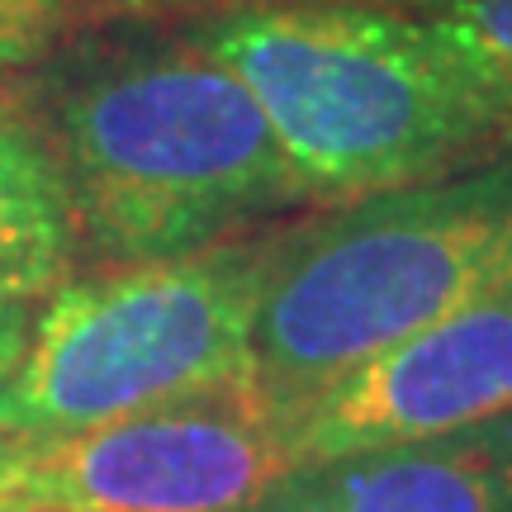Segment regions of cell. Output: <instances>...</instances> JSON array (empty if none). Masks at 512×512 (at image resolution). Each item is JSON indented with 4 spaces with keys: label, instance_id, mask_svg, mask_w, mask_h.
Masks as SVG:
<instances>
[{
    "label": "cell",
    "instance_id": "obj_7",
    "mask_svg": "<svg viewBox=\"0 0 512 512\" xmlns=\"http://www.w3.org/2000/svg\"><path fill=\"white\" fill-rule=\"evenodd\" d=\"M304 470L337 512H512V418Z\"/></svg>",
    "mask_w": 512,
    "mask_h": 512
},
{
    "label": "cell",
    "instance_id": "obj_10",
    "mask_svg": "<svg viewBox=\"0 0 512 512\" xmlns=\"http://www.w3.org/2000/svg\"><path fill=\"white\" fill-rule=\"evenodd\" d=\"M81 19L86 0H0V86L62 53Z\"/></svg>",
    "mask_w": 512,
    "mask_h": 512
},
{
    "label": "cell",
    "instance_id": "obj_5",
    "mask_svg": "<svg viewBox=\"0 0 512 512\" xmlns=\"http://www.w3.org/2000/svg\"><path fill=\"white\" fill-rule=\"evenodd\" d=\"M304 470V413L247 380L100 422L15 441L5 512H256Z\"/></svg>",
    "mask_w": 512,
    "mask_h": 512
},
{
    "label": "cell",
    "instance_id": "obj_3",
    "mask_svg": "<svg viewBox=\"0 0 512 512\" xmlns=\"http://www.w3.org/2000/svg\"><path fill=\"white\" fill-rule=\"evenodd\" d=\"M512 285V166L456 171L280 228L252 328V380L290 408Z\"/></svg>",
    "mask_w": 512,
    "mask_h": 512
},
{
    "label": "cell",
    "instance_id": "obj_6",
    "mask_svg": "<svg viewBox=\"0 0 512 512\" xmlns=\"http://www.w3.org/2000/svg\"><path fill=\"white\" fill-rule=\"evenodd\" d=\"M512 418V285L479 294L304 408V465Z\"/></svg>",
    "mask_w": 512,
    "mask_h": 512
},
{
    "label": "cell",
    "instance_id": "obj_11",
    "mask_svg": "<svg viewBox=\"0 0 512 512\" xmlns=\"http://www.w3.org/2000/svg\"><path fill=\"white\" fill-rule=\"evenodd\" d=\"M271 5H323V0H86V19H209L233 10H271ZM347 5H394V10H427L432 0H347Z\"/></svg>",
    "mask_w": 512,
    "mask_h": 512
},
{
    "label": "cell",
    "instance_id": "obj_14",
    "mask_svg": "<svg viewBox=\"0 0 512 512\" xmlns=\"http://www.w3.org/2000/svg\"><path fill=\"white\" fill-rule=\"evenodd\" d=\"M5 460H10V437L0 432V479H5ZM0 512H5V508H0Z\"/></svg>",
    "mask_w": 512,
    "mask_h": 512
},
{
    "label": "cell",
    "instance_id": "obj_2",
    "mask_svg": "<svg viewBox=\"0 0 512 512\" xmlns=\"http://www.w3.org/2000/svg\"><path fill=\"white\" fill-rule=\"evenodd\" d=\"M181 29L252 91L309 204L441 181L512 138L418 10L323 0Z\"/></svg>",
    "mask_w": 512,
    "mask_h": 512
},
{
    "label": "cell",
    "instance_id": "obj_4",
    "mask_svg": "<svg viewBox=\"0 0 512 512\" xmlns=\"http://www.w3.org/2000/svg\"><path fill=\"white\" fill-rule=\"evenodd\" d=\"M275 233L62 280L38 309L19 375L0 389V432L72 437L252 375V328Z\"/></svg>",
    "mask_w": 512,
    "mask_h": 512
},
{
    "label": "cell",
    "instance_id": "obj_9",
    "mask_svg": "<svg viewBox=\"0 0 512 512\" xmlns=\"http://www.w3.org/2000/svg\"><path fill=\"white\" fill-rule=\"evenodd\" d=\"M418 15L460 76L512 119V0H432Z\"/></svg>",
    "mask_w": 512,
    "mask_h": 512
},
{
    "label": "cell",
    "instance_id": "obj_8",
    "mask_svg": "<svg viewBox=\"0 0 512 512\" xmlns=\"http://www.w3.org/2000/svg\"><path fill=\"white\" fill-rule=\"evenodd\" d=\"M76 261V219L53 147L24 110L0 105V294H53Z\"/></svg>",
    "mask_w": 512,
    "mask_h": 512
},
{
    "label": "cell",
    "instance_id": "obj_13",
    "mask_svg": "<svg viewBox=\"0 0 512 512\" xmlns=\"http://www.w3.org/2000/svg\"><path fill=\"white\" fill-rule=\"evenodd\" d=\"M256 512H337V508H332V498L309 479V470H299V475L285 479Z\"/></svg>",
    "mask_w": 512,
    "mask_h": 512
},
{
    "label": "cell",
    "instance_id": "obj_12",
    "mask_svg": "<svg viewBox=\"0 0 512 512\" xmlns=\"http://www.w3.org/2000/svg\"><path fill=\"white\" fill-rule=\"evenodd\" d=\"M34 323H38L34 299H24V294H0V389L15 380L19 366H24L29 342H34Z\"/></svg>",
    "mask_w": 512,
    "mask_h": 512
},
{
    "label": "cell",
    "instance_id": "obj_1",
    "mask_svg": "<svg viewBox=\"0 0 512 512\" xmlns=\"http://www.w3.org/2000/svg\"><path fill=\"white\" fill-rule=\"evenodd\" d=\"M24 110L53 147L76 247L143 266L309 204L252 91L176 34H86L34 72Z\"/></svg>",
    "mask_w": 512,
    "mask_h": 512
}]
</instances>
